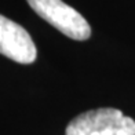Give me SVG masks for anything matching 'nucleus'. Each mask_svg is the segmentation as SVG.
Here are the masks:
<instances>
[{
	"label": "nucleus",
	"mask_w": 135,
	"mask_h": 135,
	"mask_svg": "<svg viewBox=\"0 0 135 135\" xmlns=\"http://www.w3.org/2000/svg\"><path fill=\"white\" fill-rule=\"evenodd\" d=\"M65 135H135V121L114 108H99L76 116Z\"/></svg>",
	"instance_id": "obj_1"
},
{
	"label": "nucleus",
	"mask_w": 135,
	"mask_h": 135,
	"mask_svg": "<svg viewBox=\"0 0 135 135\" xmlns=\"http://www.w3.org/2000/svg\"><path fill=\"white\" fill-rule=\"evenodd\" d=\"M37 15L68 37L87 40L91 36V26L85 18L62 0H26Z\"/></svg>",
	"instance_id": "obj_2"
},
{
	"label": "nucleus",
	"mask_w": 135,
	"mask_h": 135,
	"mask_svg": "<svg viewBox=\"0 0 135 135\" xmlns=\"http://www.w3.org/2000/svg\"><path fill=\"white\" fill-rule=\"evenodd\" d=\"M0 54L18 64H32L37 50L28 33L20 23L0 14Z\"/></svg>",
	"instance_id": "obj_3"
}]
</instances>
